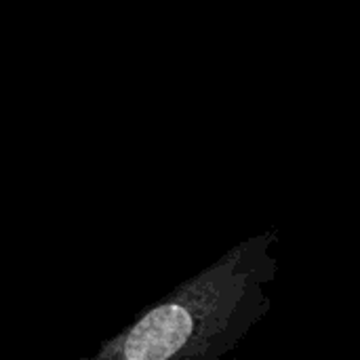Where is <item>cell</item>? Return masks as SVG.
<instances>
[{"mask_svg": "<svg viewBox=\"0 0 360 360\" xmlns=\"http://www.w3.org/2000/svg\"><path fill=\"white\" fill-rule=\"evenodd\" d=\"M240 251L188 283L95 360H219L255 319L259 293Z\"/></svg>", "mask_w": 360, "mask_h": 360, "instance_id": "obj_1", "label": "cell"}]
</instances>
